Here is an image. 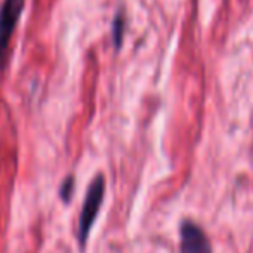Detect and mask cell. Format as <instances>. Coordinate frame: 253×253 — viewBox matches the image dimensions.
I'll list each match as a JSON object with an SVG mask.
<instances>
[{
    "instance_id": "cell-1",
    "label": "cell",
    "mask_w": 253,
    "mask_h": 253,
    "mask_svg": "<svg viewBox=\"0 0 253 253\" xmlns=\"http://www.w3.org/2000/svg\"><path fill=\"white\" fill-rule=\"evenodd\" d=\"M103 197H105V177L102 174L93 177L86 190V197H84L83 209L80 213V222H78V240H80V247H86L88 236L93 227L97 215L100 212V207L103 203Z\"/></svg>"
},
{
    "instance_id": "cell-2",
    "label": "cell",
    "mask_w": 253,
    "mask_h": 253,
    "mask_svg": "<svg viewBox=\"0 0 253 253\" xmlns=\"http://www.w3.org/2000/svg\"><path fill=\"white\" fill-rule=\"evenodd\" d=\"M24 0H3L0 7V69L3 67L10 38L21 17Z\"/></svg>"
},
{
    "instance_id": "cell-3",
    "label": "cell",
    "mask_w": 253,
    "mask_h": 253,
    "mask_svg": "<svg viewBox=\"0 0 253 253\" xmlns=\"http://www.w3.org/2000/svg\"><path fill=\"white\" fill-rule=\"evenodd\" d=\"M179 253H213L205 229L191 219H184L181 222Z\"/></svg>"
},
{
    "instance_id": "cell-4",
    "label": "cell",
    "mask_w": 253,
    "mask_h": 253,
    "mask_svg": "<svg viewBox=\"0 0 253 253\" xmlns=\"http://www.w3.org/2000/svg\"><path fill=\"white\" fill-rule=\"evenodd\" d=\"M124 28H126V19H124L123 12H117L112 23V40L116 48H119L123 45V37H124Z\"/></svg>"
},
{
    "instance_id": "cell-5",
    "label": "cell",
    "mask_w": 253,
    "mask_h": 253,
    "mask_svg": "<svg viewBox=\"0 0 253 253\" xmlns=\"http://www.w3.org/2000/svg\"><path fill=\"white\" fill-rule=\"evenodd\" d=\"M73 188H74V179L73 177H67L59 190V195H60V198H62L64 203H67L71 200V197H73Z\"/></svg>"
}]
</instances>
